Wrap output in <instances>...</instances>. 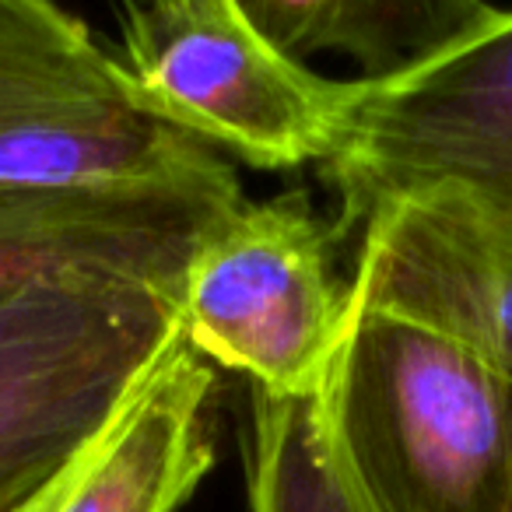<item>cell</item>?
<instances>
[{"mask_svg":"<svg viewBox=\"0 0 512 512\" xmlns=\"http://www.w3.org/2000/svg\"><path fill=\"white\" fill-rule=\"evenodd\" d=\"M316 404L365 512L509 509L512 386L453 337L351 306Z\"/></svg>","mask_w":512,"mask_h":512,"instance_id":"6da1fadb","label":"cell"},{"mask_svg":"<svg viewBox=\"0 0 512 512\" xmlns=\"http://www.w3.org/2000/svg\"><path fill=\"white\" fill-rule=\"evenodd\" d=\"M179 288L46 278L0 306V512L64 484L179 344Z\"/></svg>","mask_w":512,"mask_h":512,"instance_id":"7a4b0ae2","label":"cell"},{"mask_svg":"<svg viewBox=\"0 0 512 512\" xmlns=\"http://www.w3.org/2000/svg\"><path fill=\"white\" fill-rule=\"evenodd\" d=\"M235 176L211 144L169 123L81 18L0 0V186L211 183Z\"/></svg>","mask_w":512,"mask_h":512,"instance_id":"3957f363","label":"cell"},{"mask_svg":"<svg viewBox=\"0 0 512 512\" xmlns=\"http://www.w3.org/2000/svg\"><path fill=\"white\" fill-rule=\"evenodd\" d=\"M123 67L179 130L256 169L334 158L344 81L274 46L235 0H158L123 8Z\"/></svg>","mask_w":512,"mask_h":512,"instance_id":"277c9868","label":"cell"},{"mask_svg":"<svg viewBox=\"0 0 512 512\" xmlns=\"http://www.w3.org/2000/svg\"><path fill=\"white\" fill-rule=\"evenodd\" d=\"M344 88L327 162L344 225L400 193L453 186L512 232V11L414 71Z\"/></svg>","mask_w":512,"mask_h":512,"instance_id":"5b68a950","label":"cell"},{"mask_svg":"<svg viewBox=\"0 0 512 512\" xmlns=\"http://www.w3.org/2000/svg\"><path fill=\"white\" fill-rule=\"evenodd\" d=\"M351 316V281L334 274L330 232L302 193L242 200L193 253L179 285V334L204 362L256 390H320Z\"/></svg>","mask_w":512,"mask_h":512,"instance_id":"8992f818","label":"cell"},{"mask_svg":"<svg viewBox=\"0 0 512 512\" xmlns=\"http://www.w3.org/2000/svg\"><path fill=\"white\" fill-rule=\"evenodd\" d=\"M351 306L439 330L512 386V232L453 186L400 193L365 218Z\"/></svg>","mask_w":512,"mask_h":512,"instance_id":"52a82bcc","label":"cell"},{"mask_svg":"<svg viewBox=\"0 0 512 512\" xmlns=\"http://www.w3.org/2000/svg\"><path fill=\"white\" fill-rule=\"evenodd\" d=\"M239 179L155 186H0V306L46 278L179 288L200 242L242 204Z\"/></svg>","mask_w":512,"mask_h":512,"instance_id":"ba28073f","label":"cell"},{"mask_svg":"<svg viewBox=\"0 0 512 512\" xmlns=\"http://www.w3.org/2000/svg\"><path fill=\"white\" fill-rule=\"evenodd\" d=\"M214 369L179 337L81 463L57 512H176L214 463Z\"/></svg>","mask_w":512,"mask_h":512,"instance_id":"9c48e42d","label":"cell"},{"mask_svg":"<svg viewBox=\"0 0 512 512\" xmlns=\"http://www.w3.org/2000/svg\"><path fill=\"white\" fill-rule=\"evenodd\" d=\"M242 8L295 60L316 50L348 53L365 64V81L414 71L498 18L474 0H253Z\"/></svg>","mask_w":512,"mask_h":512,"instance_id":"30bf717a","label":"cell"},{"mask_svg":"<svg viewBox=\"0 0 512 512\" xmlns=\"http://www.w3.org/2000/svg\"><path fill=\"white\" fill-rule=\"evenodd\" d=\"M249 425V512H365L330 449L316 393L253 390Z\"/></svg>","mask_w":512,"mask_h":512,"instance_id":"8fae6325","label":"cell"},{"mask_svg":"<svg viewBox=\"0 0 512 512\" xmlns=\"http://www.w3.org/2000/svg\"><path fill=\"white\" fill-rule=\"evenodd\" d=\"M85 460H88V456H85ZM78 470H81V467H78ZM78 470H74V474H71V477H67V481H64V484H57V488H53V491H50V495H46V498H39V502H36V505H32V509H25V512H57L60 498H64V491H67V488H71V481H74V477H78Z\"/></svg>","mask_w":512,"mask_h":512,"instance_id":"7c38bea8","label":"cell"},{"mask_svg":"<svg viewBox=\"0 0 512 512\" xmlns=\"http://www.w3.org/2000/svg\"><path fill=\"white\" fill-rule=\"evenodd\" d=\"M505 512H512V495H509V509H505Z\"/></svg>","mask_w":512,"mask_h":512,"instance_id":"4fadbf2b","label":"cell"}]
</instances>
